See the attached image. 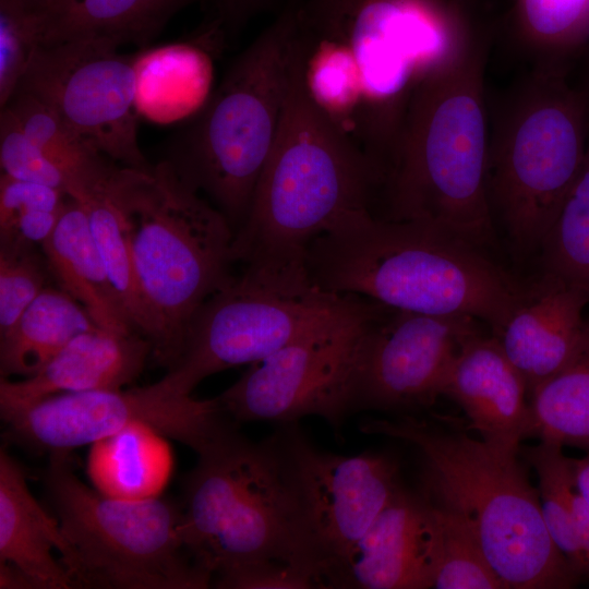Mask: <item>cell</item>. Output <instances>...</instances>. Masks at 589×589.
<instances>
[{
  "instance_id": "obj_1",
  "label": "cell",
  "mask_w": 589,
  "mask_h": 589,
  "mask_svg": "<svg viewBox=\"0 0 589 589\" xmlns=\"http://www.w3.org/2000/svg\"><path fill=\"white\" fill-rule=\"evenodd\" d=\"M495 32L474 27L414 87L383 168L375 216L430 225L482 251L495 243L486 197V73Z\"/></svg>"
},
{
  "instance_id": "obj_2",
  "label": "cell",
  "mask_w": 589,
  "mask_h": 589,
  "mask_svg": "<svg viewBox=\"0 0 589 589\" xmlns=\"http://www.w3.org/2000/svg\"><path fill=\"white\" fill-rule=\"evenodd\" d=\"M314 286L358 296L394 310L467 315L497 334L525 283L484 251L419 221L351 216L318 236L306 250Z\"/></svg>"
},
{
  "instance_id": "obj_3",
  "label": "cell",
  "mask_w": 589,
  "mask_h": 589,
  "mask_svg": "<svg viewBox=\"0 0 589 589\" xmlns=\"http://www.w3.org/2000/svg\"><path fill=\"white\" fill-rule=\"evenodd\" d=\"M304 53L247 219L235 233L233 263L305 266L314 239L351 216L375 212L381 175L313 98Z\"/></svg>"
},
{
  "instance_id": "obj_4",
  "label": "cell",
  "mask_w": 589,
  "mask_h": 589,
  "mask_svg": "<svg viewBox=\"0 0 589 589\" xmlns=\"http://www.w3.org/2000/svg\"><path fill=\"white\" fill-rule=\"evenodd\" d=\"M360 430L414 445L426 465L424 495L476 538L505 589H565L580 575L553 542L538 492L519 452L472 438L467 431L405 414Z\"/></svg>"
},
{
  "instance_id": "obj_5",
  "label": "cell",
  "mask_w": 589,
  "mask_h": 589,
  "mask_svg": "<svg viewBox=\"0 0 589 589\" xmlns=\"http://www.w3.org/2000/svg\"><path fill=\"white\" fill-rule=\"evenodd\" d=\"M108 189L123 217L152 356L169 371L196 313L232 276L235 231L170 160L117 167Z\"/></svg>"
},
{
  "instance_id": "obj_6",
  "label": "cell",
  "mask_w": 589,
  "mask_h": 589,
  "mask_svg": "<svg viewBox=\"0 0 589 589\" xmlns=\"http://www.w3.org/2000/svg\"><path fill=\"white\" fill-rule=\"evenodd\" d=\"M181 509L185 543L213 576L279 561L309 570L323 588L289 423L260 442L237 430L199 455Z\"/></svg>"
},
{
  "instance_id": "obj_7",
  "label": "cell",
  "mask_w": 589,
  "mask_h": 589,
  "mask_svg": "<svg viewBox=\"0 0 589 589\" xmlns=\"http://www.w3.org/2000/svg\"><path fill=\"white\" fill-rule=\"evenodd\" d=\"M575 70L533 65L488 94L486 197L519 255L541 250L586 155L589 79Z\"/></svg>"
},
{
  "instance_id": "obj_8",
  "label": "cell",
  "mask_w": 589,
  "mask_h": 589,
  "mask_svg": "<svg viewBox=\"0 0 589 589\" xmlns=\"http://www.w3.org/2000/svg\"><path fill=\"white\" fill-rule=\"evenodd\" d=\"M308 25L320 87L348 124L376 132L477 26L454 0H341Z\"/></svg>"
},
{
  "instance_id": "obj_9",
  "label": "cell",
  "mask_w": 589,
  "mask_h": 589,
  "mask_svg": "<svg viewBox=\"0 0 589 589\" xmlns=\"http://www.w3.org/2000/svg\"><path fill=\"white\" fill-rule=\"evenodd\" d=\"M301 4L286 0L272 24L235 59L170 159L182 179L224 214L235 233L247 219L305 47Z\"/></svg>"
},
{
  "instance_id": "obj_10",
  "label": "cell",
  "mask_w": 589,
  "mask_h": 589,
  "mask_svg": "<svg viewBox=\"0 0 589 589\" xmlns=\"http://www.w3.org/2000/svg\"><path fill=\"white\" fill-rule=\"evenodd\" d=\"M45 484L64 539L73 587L200 589L213 574L188 548L181 506L159 496L105 495L74 473L69 452L49 453Z\"/></svg>"
},
{
  "instance_id": "obj_11",
  "label": "cell",
  "mask_w": 589,
  "mask_h": 589,
  "mask_svg": "<svg viewBox=\"0 0 589 589\" xmlns=\"http://www.w3.org/2000/svg\"><path fill=\"white\" fill-rule=\"evenodd\" d=\"M377 303L324 291L306 267L244 265L201 306L167 377L191 394L205 377L259 362L297 339L371 311Z\"/></svg>"
},
{
  "instance_id": "obj_12",
  "label": "cell",
  "mask_w": 589,
  "mask_h": 589,
  "mask_svg": "<svg viewBox=\"0 0 589 589\" xmlns=\"http://www.w3.org/2000/svg\"><path fill=\"white\" fill-rule=\"evenodd\" d=\"M386 306L310 333L269 357L216 397L236 423H296L308 416L340 428L357 409L359 366L366 329Z\"/></svg>"
},
{
  "instance_id": "obj_13",
  "label": "cell",
  "mask_w": 589,
  "mask_h": 589,
  "mask_svg": "<svg viewBox=\"0 0 589 589\" xmlns=\"http://www.w3.org/2000/svg\"><path fill=\"white\" fill-rule=\"evenodd\" d=\"M2 420L15 440L48 453L69 452L144 423L202 455L237 431L216 398H194L165 376L143 387L55 395Z\"/></svg>"
},
{
  "instance_id": "obj_14",
  "label": "cell",
  "mask_w": 589,
  "mask_h": 589,
  "mask_svg": "<svg viewBox=\"0 0 589 589\" xmlns=\"http://www.w3.org/2000/svg\"><path fill=\"white\" fill-rule=\"evenodd\" d=\"M135 55L101 39L39 45L17 89L46 105L122 167L152 165L137 139Z\"/></svg>"
},
{
  "instance_id": "obj_15",
  "label": "cell",
  "mask_w": 589,
  "mask_h": 589,
  "mask_svg": "<svg viewBox=\"0 0 589 589\" xmlns=\"http://www.w3.org/2000/svg\"><path fill=\"white\" fill-rule=\"evenodd\" d=\"M481 333L467 315H432L385 308L366 329L357 409L412 411L442 396L462 346Z\"/></svg>"
},
{
  "instance_id": "obj_16",
  "label": "cell",
  "mask_w": 589,
  "mask_h": 589,
  "mask_svg": "<svg viewBox=\"0 0 589 589\" xmlns=\"http://www.w3.org/2000/svg\"><path fill=\"white\" fill-rule=\"evenodd\" d=\"M306 517L321 560L322 585L364 536L399 486L397 466L381 454L321 450L289 423Z\"/></svg>"
},
{
  "instance_id": "obj_17",
  "label": "cell",
  "mask_w": 589,
  "mask_h": 589,
  "mask_svg": "<svg viewBox=\"0 0 589 589\" xmlns=\"http://www.w3.org/2000/svg\"><path fill=\"white\" fill-rule=\"evenodd\" d=\"M441 538L437 508L423 495L398 486L348 555L327 588H432Z\"/></svg>"
},
{
  "instance_id": "obj_18",
  "label": "cell",
  "mask_w": 589,
  "mask_h": 589,
  "mask_svg": "<svg viewBox=\"0 0 589 589\" xmlns=\"http://www.w3.org/2000/svg\"><path fill=\"white\" fill-rule=\"evenodd\" d=\"M588 303L586 291L548 272L524 284L515 308L493 336L525 378L529 397L572 357Z\"/></svg>"
},
{
  "instance_id": "obj_19",
  "label": "cell",
  "mask_w": 589,
  "mask_h": 589,
  "mask_svg": "<svg viewBox=\"0 0 589 589\" xmlns=\"http://www.w3.org/2000/svg\"><path fill=\"white\" fill-rule=\"evenodd\" d=\"M442 395L462 408L468 429L495 447L519 452L521 441L533 435L526 381L493 335L481 332L462 346Z\"/></svg>"
},
{
  "instance_id": "obj_20",
  "label": "cell",
  "mask_w": 589,
  "mask_h": 589,
  "mask_svg": "<svg viewBox=\"0 0 589 589\" xmlns=\"http://www.w3.org/2000/svg\"><path fill=\"white\" fill-rule=\"evenodd\" d=\"M148 356L152 345L137 332L81 333L35 374L16 382L1 377V418L59 394L123 388L141 374Z\"/></svg>"
},
{
  "instance_id": "obj_21",
  "label": "cell",
  "mask_w": 589,
  "mask_h": 589,
  "mask_svg": "<svg viewBox=\"0 0 589 589\" xmlns=\"http://www.w3.org/2000/svg\"><path fill=\"white\" fill-rule=\"evenodd\" d=\"M58 519L50 517L28 490L21 465L0 453V563L22 570L35 589H68L73 582L52 554L64 551Z\"/></svg>"
},
{
  "instance_id": "obj_22",
  "label": "cell",
  "mask_w": 589,
  "mask_h": 589,
  "mask_svg": "<svg viewBox=\"0 0 589 589\" xmlns=\"http://www.w3.org/2000/svg\"><path fill=\"white\" fill-rule=\"evenodd\" d=\"M50 276L79 302L97 327L135 332L119 301L91 235L82 204L69 196L56 228L40 247Z\"/></svg>"
},
{
  "instance_id": "obj_23",
  "label": "cell",
  "mask_w": 589,
  "mask_h": 589,
  "mask_svg": "<svg viewBox=\"0 0 589 589\" xmlns=\"http://www.w3.org/2000/svg\"><path fill=\"white\" fill-rule=\"evenodd\" d=\"M197 1L204 0H49L39 11L40 45L101 39L147 48L173 15Z\"/></svg>"
},
{
  "instance_id": "obj_24",
  "label": "cell",
  "mask_w": 589,
  "mask_h": 589,
  "mask_svg": "<svg viewBox=\"0 0 589 589\" xmlns=\"http://www.w3.org/2000/svg\"><path fill=\"white\" fill-rule=\"evenodd\" d=\"M199 43H175L136 53L135 105L141 117L167 124L204 106L213 70Z\"/></svg>"
},
{
  "instance_id": "obj_25",
  "label": "cell",
  "mask_w": 589,
  "mask_h": 589,
  "mask_svg": "<svg viewBox=\"0 0 589 589\" xmlns=\"http://www.w3.org/2000/svg\"><path fill=\"white\" fill-rule=\"evenodd\" d=\"M87 472L97 491L123 500L159 496L173 466L166 436L135 423L91 444Z\"/></svg>"
},
{
  "instance_id": "obj_26",
  "label": "cell",
  "mask_w": 589,
  "mask_h": 589,
  "mask_svg": "<svg viewBox=\"0 0 589 589\" xmlns=\"http://www.w3.org/2000/svg\"><path fill=\"white\" fill-rule=\"evenodd\" d=\"M508 16L506 48L525 69L577 64L589 47V0H515Z\"/></svg>"
},
{
  "instance_id": "obj_27",
  "label": "cell",
  "mask_w": 589,
  "mask_h": 589,
  "mask_svg": "<svg viewBox=\"0 0 589 589\" xmlns=\"http://www.w3.org/2000/svg\"><path fill=\"white\" fill-rule=\"evenodd\" d=\"M96 324L71 296L47 286L13 326L0 335V373L31 376L62 347Z\"/></svg>"
},
{
  "instance_id": "obj_28",
  "label": "cell",
  "mask_w": 589,
  "mask_h": 589,
  "mask_svg": "<svg viewBox=\"0 0 589 589\" xmlns=\"http://www.w3.org/2000/svg\"><path fill=\"white\" fill-rule=\"evenodd\" d=\"M3 108L11 111L22 131L63 175L70 196L79 199L97 189L116 170L111 159L33 94L16 89Z\"/></svg>"
},
{
  "instance_id": "obj_29",
  "label": "cell",
  "mask_w": 589,
  "mask_h": 589,
  "mask_svg": "<svg viewBox=\"0 0 589 589\" xmlns=\"http://www.w3.org/2000/svg\"><path fill=\"white\" fill-rule=\"evenodd\" d=\"M533 435L589 448V320L566 364L530 395Z\"/></svg>"
},
{
  "instance_id": "obj_30",
  "label": "cell",
  "mask_w": 589,
  "mask_h": 589,
  "mask_svg": "<svg viewBox=\"0 0 589 589\" xmlns=\"http://www.w3.org/2000/svg\"><path fill=\"white\" fill-rule=\"evenodd\" d=\"M109 180L76 200L85 209L95 247L133 329L146 337L147 321L129 239L121 212L109 192Z\"/></svg>"
},
{
  "instance_id": "obj_31",
  "label": "cell",
  "mask_w": 589,
  "mask_h": 589,
  "mask_svg": "<svg viewBox=\"0 0 589 589\" xmlns=\"http://www.w3.org/2000/svg\"><path fill=\"white\" fill-rule=\"evenodd\" d=\"M560 443L541 440L525 450L526 460L539 477L540 505L548 531L576 572L589 574L584 556L574 509L575 480L570 458Z\"/></svg>"
},
{
  "instance_id": "obj_32",
  "label": "cell",
  "mask_w": 589,
  "mask_h": 589,
  "mask_svg": "<svg viewBox=\"0 0 589 589\" xmlns=\"http://www.w3.org/2000/svg\"><path fill=\"white\" fill-rule=\"evenodd\" d=\"M540 252L543 272L589 296V137L580 171Z\"/></svg>"
},
{
  "instance_id": "obj_33",
  "label": "cell",
  "mask_w": 589,
  "mask_h": 589,
  "mask_svg": "<svg viewBox=\"0 0 589 589\" xmlns=\"http://www.w3.org/2000/svg\"><path fill=\"white\" fill-rule=\"evenodd\" d=\"M70 195L1 172L0 243L41 247L56 228Z\"/></svg>"
},
{
  "instance_id": "obj_34",
  "label": "cell",
  "mask_w": 589,
  "mask_h": 589,
  "mask_svg": "<svg viewBox=\"0 0 589 589\" xmlns=\"http://www.w3.org/2000/svg\"><path fill=\"white\" fill-rule=\"evenodd\" d=\"M436 508L441 538L432 588L504 589L470 530L450 514Z\"/></svg>"
},
{
  "instance_id": "obj_35",
  "label": "cell",
  "mask_w": 589,
  "mask_h": 589,
  "mask_svg": "<svg viewBox=\"0 0 589 589\" xmlns=\"http://www.w3.org/2000/svg\"><path fill=\"white\" fill-rule=\"evenodd\" d=\"M38 247L0 243V335L9 330L47 287L49 274Z\"/></svg>"
},
{
  "instance_id": "obj_36",
  "label": "cell",
  "mask_w": 589,
  "mask_h": 589,
  "mask_svg": "<svg viewBox=\"0 0 589 589\" xmlns=\"http://www.w3.org/2000/svg\"><path fill=\"white\" fill-rule=\"evenodd\" d=\"M39 10L0 0V107L14 95L35 49L40 45Z\"/></svg>"
},
{
  "instance_id": "obj_37",
  "label": "cell",
  "mask_w": 589,
  "mask_h": 589,
  "mask_svg": "<svg viewBox=\"0 0 589 589\" xmlns=\"http://www.w3.org/2000/svg\"><path fill=\"white\" fill-rule=\"evenodd\" d=\"M0 165L1 172L12 178L52 187L68 194L63 175L22 131L8 108H1L0 112Z\"/></svg>"
},
{
  "instance_id": "obj_38",
  "label": "cell",
  "mask_w": 589,
  "mask_h": 589,
  "mask_svg": "<svg viewBox=\"0 0 589 589\" xmlns=\"http://www.w3.org/2000/svg\"><path fill=\"white\" fill-rule=\"evenodd\" d=\"M217 588L224 589H311L321 588L306 569L279 561H261L217 575Z\"/></svg>"
},
{
  "instance_id": "obj_39",
  "label": "cell",
  "mask_w": 589,
  "mask_h": 589,
  "mask_svg": "<svg viewBox=\"0 0 589 589\" xmlns=\"http://www.w3.org/2000/svg\"><path fill=\"white\" fill-rule=\"evenodd\" d=\"M215 8L214 22L224 37L239 32L252 17L274 9L280 0H211Z\"/></svg>"
},
{
  "instance_id": "obj_40",
  "label": "cell",
  "mask_w": 589,
  "mask_h": 589,
  "mask_svg": "<svg viewBox=\"0 0 589 589\" xmlns=\"http://www.w3.org/2000/svg\"><path fill=\"white\" fill-rule=\"evenodd\" d=\"M574 509L580 546L589 567V506L577 492L574 497Z\"/></svg>"
},
{
  "instance_id": "obj_41",
  "label": "cell",
  "mask_w": 589,
  "mask_h": 589,
  "mask_svg": "<svg viewBox=\"0 0 589 589\" xmlns=\"http://www.w3.org/2000/svg\"><path fill=\"white\" fill-rule=\"evenodd\" d=\"M1 589H35L33 581L19 568L8 563H0Z\"/></svg>"
},
{
  "instance_id": "obj_42",
  "label": "cell",
  "mask_w": 589,
  "mask_h": 589,
  "mask_svg": "<svg viewBox=\"0 0 589 589\" xmlns=\"http://www.w3.org/2000/svg\"><path fill=\"white\" fill-rule=\"evenodd\" d=\"M574 469L575 489L589 506V456L582 459H572Z\"/></svg>"
},
{
  "instance_id": "obj_43",
  "label": "cell",
  "mask_w": 589,
  "mask_h": 589,
  "mask_svg": "<svg viewBox=\"0 0 589 589\" xmlns=\"http://www.w3.org/2000/svg\"><path fill=\"white\" fill-rule=\"evenodd\" d=\"M341 0H305V10L313 15L324 14L335 8Z\"/></svg>"
},
{
  "instance_id": "obj_44",
  "label": "cell",
  "mask_w": 589,
  "mask_h": 589,
  "mask_svg": "<svg viewBox=\"0 0 589 589\" xmlns=\"http://www.w3.org/2000/svg\"><path fill=\"white\" fill-rule=\"evenodd\" d=\"M464 11L465 13L474 22H479L477 11L479 9V4L481 3V0H454Z\"/></svg>"
},
{
  "instance_id": "obj_45",
  "label": "cell",
  "mask_w": 589,
  "mask_h": 589,
  "mask_svg": "<svg viewBox=\"0 0 589 589\" xmlns=\"http://www.w3.org/2000/svg\"><path fill=\"white\" fill-rule=\"evenodd\" d=\"M29 9L41 10L48 3L49 0H14Z\"/></svg>"
},
{
  "instance_id": "obj_46",
  "label": "cell",
  "mask_w": 589,
  "mask_h": 589,
  "mask_svg": "<svg viewBox=\"0 0 589 589\" xmlns=\"http://www.w3.org/2000/svg\"><path fill=\"white\" fill-rule=\"evenodd\" d=\"M579 63H581L582 67L586 68V71L584 73L589 77V47Z\"/></svg>"
}]
</instances>
